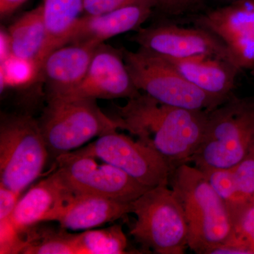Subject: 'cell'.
Wrapping results in <instances>:
<instances>
[{"label": "cell", "instance_id": "obj_13", "mask_svg": "<svg viewBox=\"0 0 254 254\" xmlns=\"http://www.w3.org/2000/svg\"><path fill=\"white\" fill-rule=\"evenodd\" d=\"M73 195L74 193L57 170L20 198L11 221L21 233L39 222L56 221Z\"/></svg>", "mask_w": 254, "mask_h": 254}, {"label": "cell", "instance_id": "obj_29", "mask_svg": "<svg viewBox=\"0 0 254 254\" xmlns=\"http://www.w3.org/2000/svg\"><path fill=\"white\" fill-rule=\"evenodd\" d=\"M200 0H187V3H188L189 7L192 4H195V3L198 2Z\"/></svg>", "mask_w": 254, "mask_h": 254}, {"label": "cell", "instance_id": "obj_6", "mask_svg": "<svg viewBox=\"0 0 254 254\" xmlns=\"http://www.w3.org/2000/svg\"><path fill=\"white\" fill-rule=\"evenodd\" d=\"M131 203L136 219L130 234L138 243L155 254L185 253L188 226L182 205L171 188L150 189Z\"/></svg>", "mask_w": 254, "mask_h": 254}, {"label": "cell", "instance_id": "obj_5", "mask_svg": "<svg viewBox=\"0 0 254 254\" xmlns=\"http://www.w3.org/2000/svg\"><path fill=\"white\" fill-rule=\"evenodd\" d=\"M48 150L58 157L73 151L95 137L125 129L117 117L105 115L96 100L48 98L38 120Z\"/></svg>", "mask_w": 254, "mask_h": 254}, {"label": "cell", "instance_id": "obj_30", "mask_svg": "<svg viewBox=\"0 0 254 254\" xmlns=\"http://www.w3.org/2000/svg\"><path fill=\"white\" fill-rule=\"evenodd\" d=\"M252 76H254V69L252 70Z\"/></svg>", "mask_w": 254, "mask_h": 254}, {"label": "cell", "instance_id": "obj_19", "mask_svg": "<svg viewBox=\"0 0 254 254\" xmlns=\"http://www.w3.org/2000/svg\"><path fill=\"white\" fill-rule=\"evenodd\" d=\"M43 1L42 6L47 38L40 59L41 68L48 55L64 46L68 34L81 17L82 13H84L83 0Z\"/></svg>", "mask_w": 254, "mask_h": 254}, {"label": "cell", "instance_id": "obj_3", "mask_svg": "<svg viewBox=\"0 0 254 254\" xmlns=\"http://www.w3.org/2000/svg\"><path fill=\"white\" fill-rule=\"evenodd\" d=\"M254 145V97L230 98L209 112L201 142L189 163L204 172L231 168Z\"/></svg>", "mask_w": 254, "mask_h": 254}, {"label": "cell", "instance_id": "obj_18", "mask_svg": "<svg viewBox=\"0 0 254 254\" xmlns=\"http://www.w3.org/2000/svg\"><path fill=\"white\" fill-rule=\"evenodd\" d=\"M7 33L11 55L36 63L41 72L40 59L47 38L42 4L20 16L9 26Z\"/></svg>", "mask_w": 254, "mask_h": 254}, {"label": "cell", "instance_id": "obj_24", "mask_svg": "<svg viewBox=\"0 0 254 254\" xmlns=\"http://www.w3.org/2000/svg\"><path fill=\"white\" fill-rule=\"evenodd\" d=\"M231 170L242 203L254 200V145L248 154Z\"/></svg>", "mask_w": 254, "mask_h": 254}, {"label": "cell", "instance_id": "obj_28", "mask_svg": "<svg viewBox=\"0 0 254 254\" xmlns=\"http://www.w3.org/2000/svg\"><path fill=\"white\" fill-rule=\"evenodd\" d=\"M27 0H0V15L1 18L9 16Z\"/></svg>", "mask_w": 254, "mask_h": 254}, {"label": "cell", "instance_id": "obj_25", "mask_svg": "<svg viewBox=\"0 0 254 254\" xmlns=\"http://www.w3.org/2000/svg\"><path fill=\"white\" fill-rule=\"evenodd\" d=\"M132 5L155 7L156 0H83V11L87 15H99L111 12Z\"/></svg>", "mask_w": 254, "mask_h": 254}, {"label": "cell", "instance_id": "obj_9", "mask_svg": "<svg viewBox=\"0 0 254 254\" xmlns=\"http://www.w3.org/2000/svg\"><path fill=\"white\" fill-rule=\"evenodd\" d=\"M77 151L116 167L148 188L170 185L173 169L168 162L148 145L118 131L98 137Z\"/></svg>", "mask_w": 254, "mask_h": 254}, {"label": "cell", "instance_id": "obj_21", "mask_svg": "<svg viewBox=\"0 0 254 254\" xmlns=\"http://www.w3.org/2000/svg\"><path fill=\"white\" fill-rule=\"evenodd\" d=\"M230 213L232 232L227 242L237 246L245 254H254V200L231 209Z\"/></svg>", "mask_w": 254, "mask_h": 254}, {"label": "cell", "instance_id": "obj_27", "mask_svg": "<svg viewBox=\"0 0 254 254\" xmlns=\"http://www.w3.org/2000/svg\"><path fill=\"white\" fill-rule=\"evenodd\" d=\"M157 6L171 14H179L189 7L187 0H156Z\"/></svg>", "mask_w": 254, "mask_h": 254}, {"label": "cell", "instance_id": "obj_14", "mask_svg": "<svg viewBox=\"0 0 254 254\" xmlns=\"http://www.w3.org/2000/svg\"><path fill=\"white\" fill-rule=\"evenodd\" d=\"M100 45L68 44L48 55L40 74L46 83L48 98L61 96L81 83Z\"/></svg>", "mask_w": 254, "mask_h": 254}, {"label": "cell", "instance_id": "obj_22", "mask_svg": "<svg viewBox=\"0 0 254 254\" xmlns=\"http://www.w3.org/2000/svg\"><path fill=\"white\" fill-rule=\"evenodd\" d=\"M1 91L6 88H20L28 86L40 75L36 64L20 59L12 55L1 63Z\"/></svg>", "mask_w": 254, "mask_h": 254}, {"label": "cell", "instance_id": "obj_2", "mask_svg": "<svg viewBox=\"0 0 254 254\" xmlns=\"http://www.w3.org/2000/svg\"><path fill=\"white\" fill-rule=\"evenodd\" d=\"M170 185L180 201L188 226V247L208 254L231 236V215L204 174L187 163L174 169Z\"/></svg>", "mask_w": 254, "mask_h": 254}, {"label": "cell", "instance_id": "obj_1", "mask_svg": "<svg viewBox=\"0 0 254 254\" xmlns=\"http://www.w3.org/2000/svg\"><path fill=\"white\" fill-rule=\"evenodd\" d=\"M118 113L125 130L161 155L173 170L188 163L198 149L209 112L169 106L141 93L118 107Z\"/></svg>", "mask_w": 254, "mask_h": 254}, {"label": "cell", "instance_id": "obj_8", "mask_svg": "<svg viewBox=\"0 0 254 254\" xmlns=\"http://www.w3.org/2000/svg\"><path fill=\"white\" fill-rule=\"evenodd\" d=\"M58 170L74 195L104 197L131 203L148 187L138 183L123 170L77 150L56 158Z\"/></svg>", "mask_w": 254, "mask_h": 254}, {"label": "cell", "instance_id": "obj_23", "mask_svg": "<svg viewBox=\"0 0 254 254\" xmlns=\"http://www.w3.org/2000/svg\"><path fill=\"white\" fill-rule=\"evenodd\" d=\"M76 234H45L44 237L36 234L28 235L27 244L21 254H76Z\"/></svg>", "mask_w": 254, "mask_h": 254}, {"label": "cell", "instance_id": "obj_7", "mask_svg": "<svg viewBox=\"0 0 254 254\" xmlns=\"http://www.w3.org/2000/svg\"><path fill=\"white\" fill-rule=\"evenodd\" d=\"M49 150L38 120L25 115L1 118L0 184L21 194L41 175Z\"/></svg>", "mask_w": 254, "mask_h": 254}, {"label": "cell", "instance_id": "obj_4", "mask_svg": "<svg viewBox=\"0 0 254 254\" xmlns=\"http://www.w3.org/2000/svg\"><path fill=\"white\" fill-rule=\"evenodd\" d=\"M135 86L162 104L210 112L227 100L208 94L190 83L167 58L139 48L121 49Z\"/></svg>", "mask_w": 254, "mask_h": 254}, {"label": "cell", "instance_id": "obj_26", "mask_svg": "<svg viewBox=\"0 0 254 254\" xmlns=\"http://www.w3.org/2000/svg\"><path fill=\"white\" fill-rule=\"evenodd\" d=\"M20 195L0 184V221L11 218L20 199Z\"/></svg>", "mask_w": 254, "mask_h": 254}, {"label": "cell", "instance_id": "obj_15", "mask_svg": "<svg viewBox=\"0 0 254 254\" xmlns=\"http://www.w3.org/2000/svg\"><path fill=\"white\" fill-rule=\"evenodd\" d=\"M153 7L132 5L99 15L84 14L78 18L64 46L75 43L103 44L122 33L138 31L150 17Z\"/></svg>", "mask_w": 254, "mask_h": 254}, {"label": "cell", "instance_id": "obj_10", "mask_svg": "<svg viewBox=\"0 0 254 254\" xmlns=\"http://www.w3.org/2000/svg\"><path fill=\"white\" fill-rule=\"evenodd\" d=\"M133 41L139 48L169 59L213 55L236 64L230 51L218 37L198 26L185 28L175 24H162L141 27L133 36Z\"/></svg>", "mask_w": 254, "mask_h": 254}, {"label": "cell", "instance_id": "obj_12", "mask_svg": "<svg viewBox=\"0 0 254 254\" xmlns=\"http://www.w3.org/2000/svg\"><path fill=\"white\" fill-rule=\"evenodd\" d=\"M141 93L132 81L121 49H115L103 43L95 52L88 72L81 83L68 93L55 98L128 100Z\"/></svg>", "mask_w": 254, "mask_h": 254}, {"label": "cell", "instance_id": "obj_11", "mask_svg": "<svg viewBox=\"0 0 254 254\" xmlns=\"http://www.w3.org/2000/svg\"><path fill=\"white\" fill-rule=\"evenodd\" d=\"M195 23L218 37L241 70L254 69V0H232Z\"/></svg>", "mask_w": 254, "mask_h": 254}, {"label": "cell", "instance_id": "obj_16", "mask_svg": "<svg viewBox=\"0 0 254 254\" xmlns=\"http://www.w3.org/2000/svg\"><path fill=\"white\" fill-rule=\"evenodd\" d=\"M167 59L192 84L224 100L228 99L232 94L237 75L242 71L232 62L213 55H200L188 59Z\"/></svg>", "mask_w": 254, "mask_h": 254}, {"label": "cell", "instance_id": "obj_20", "mask_svg": "<svg viewBox=\"0 0 254 254\" xmlns=\"http://www.w3.org/2000/svg\"><path fill=\"white\" fill-rule=\"evenodd\" d=\"M127 238L120 225L76 234V254H127Z\"/></svg>", "mask_w": 254, "mask_h": 254}, {"label": "cell", "instance_id": "obj_17", "mask_svg": "<svg viewBox=\"0 0 254 254\" xmlns=\"http://www.w3.org/2000/svg\"><path fill=\"white\" fill-rule=\"evenodd\" d=\"M132 213L131 203L90 195H74L56 221L63 230H88Z\"/></svg>", "mask_w": 254, "mask_h": 254}]
</instances>
